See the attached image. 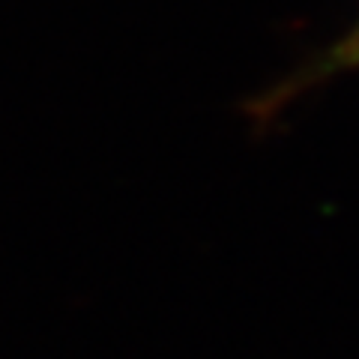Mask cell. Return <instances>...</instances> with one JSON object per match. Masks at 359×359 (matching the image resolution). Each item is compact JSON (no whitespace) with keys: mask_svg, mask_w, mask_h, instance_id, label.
I'll return each instance as SVG.
<instances>
[{"mask_svg":"<svg viewBox=\"0 0 359 359\" xmlns=\"http://www.w3.org/2000/svg\"><path fill=\"white\" fill-rule=\"evenodd\" d=\"M351 54H353V57L359 60V33H356V39H353V45H351Z\"/></svg>","mask_w":359,"mask_h":359,"instance_id":"1","label":"cell"}]
</instances>
